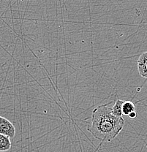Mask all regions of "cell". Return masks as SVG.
<instances>
[{
  "mask_svg": "<svg viewBox=\"0 0 147 152\" xmlns=\"http://www.w3.org/2000/svg\"><path fill=\"white\" fill-rule=\"evenodd\" d=\"M12 146L10 138L7 136L0 134V152L9 151Z\"/></svg>",
  "mask_w": 147,
  "mask_h": 152,
  "instance_id": "obj_4",
  "label": "cell"
},
{
  "mask_svg": "<svg viewBox=\"0 0 147 152\" xmlns=\"http://www.w3.org/2000/svg\"><path fill=\"white\" fill-rule=\"evenodd\" d=\"M108 104L97 106L93 110L91 121L87 130L97 140L110 142L121 132L124 125L122 117H116L112 113V107Z\"/></svg>",
  "mask_w": 147,
  "mask_h": 152,
  "instance_id": "obj_1",
  "label": "cell"
},
{
  "mask_svg": "<svg viewBox=\"0 0 147 152\" xmlns=\"http://www.w3.org/2000/svg\"><path fill=\"white\" fill-rule=\"evenodd\" d=\"M135 111V105L131 101H124L122 105V115L128 116L131 113Z\"/></svg>",
  "mask_w": 147,
  "mask_h": 152,
  "instance_id": "obj_6",
  "label": "cell"
},
{
  "mask_svg": "<svg viewBox=\"0 0 147 152\" xmlns=\"http://www.w3.org/2000/svg\"><path fill=\"white\" fill-rule=\"evenodd\" d=\"M124 101L121 99H117L115 102L113 106L112 107V113L116 117L122 116V105L124 104Z\"/></svg>",
  "mask_w": 147,
  "mask_h": 152,
  "instance_id": "obj_5",
  "label": "cell"
},
{
  "mask_svg": "<svg viewBox=\"0 0 147 152\" xmlns=\"http://www.w3.org/2000/svg\"><path fill=\"white\" fill-rule=\"evenodd\" d=\"M0 134L13 138L15 135V128L14 125L7 118L0 116Z\"/></svg>",
  "mask_w": 147,
  "mask_h": 152,
  "instance_id": "obj_2",
  "label": "cell"
},
{
  "mask_svg": "<svg viewBox=\"0 0 147 152\" xmlns=\"http://www.w3.org/2000/svg\"><path fill=\"white\" fill-rule=\"evenodd\" d=\"M137 114L136 112L134 111V112H132V113H131L130 114H129V115H128L127 117H129V118H131V119H135V118L137 117Z\"/></svg>",
  "mask_w": 147,
  "mask_h": 152,
  "instance_id": "obj_7",
  "label": "cell"
},
{
  "mask_svg": "<svg viewBox=\"0 0 147 152\" xmlns=\"http://www.w3.org/2000/svg\"><path fill=\"white\" fill-rule=\"evenodd\" d=\"M137 70L141 77L147 78V51L142 53L137 59Z\"/></svg>",
  "mask_w": 147,
  "mask_h": 152,
  "instance_id": "obj_3",
  "label": "cell"
}]
</instances>
